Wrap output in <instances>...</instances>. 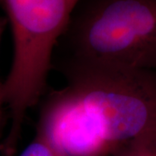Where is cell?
Masks as SVG:
<instances>
[{
  "label": "cell",
  "mask_w": 156,
  "mask_h": 156,
  "mask_svg": "<svg viewBox=\"0 0 156 156\" xmlns=\"http://www.w3.org/2000/svg\"><path fill=\"white\" fill-rule=\"evenodd\" d=\"M18 156H65L48 140L36 134L34 139Z\"/></svg>",
  "instance_id": "5"
},
{
  "label": "cell",
  "mask_w": 156,
  "mask_h": 156,
  "mask_svg": "<svg viewBox=\"0 0 156 156\" xmlns=\"http://www.w3.org/2000/svg\"><path fill=\"white\" fill-rule=\"evenodd\" d=\"M110 156H156V130L143 133L118 146Z\"/></svg>",
  "instance_id": "4"
},
{
  "label": "cell",
  "mask_w": 156,
  "mask_h": 156,
  "mask_svg": "<svg viewBox=\"0 0 156 156\" xmlns=\"http://www.w3.org/2000/svg\"><path fill=\"white\" fill-rule=\"evenodd\" d=\"M0 5L4 7V0H0Z\"/></svg>",
  "instance_id": "7"
},
{
  "label": "cell",
  "mask_w": 156,
  "mask_h": 156,
  "mask_svg": "<svg viewBox=\"0 0 156 156\" xmlns=\"http://www.w3.org/2000/svg\"><path fill=\"white\" fill-rule=\"evenodd\" d=\"M41 99L36 134L65 156H110L156 130V69H108L63 76Z\"/></svg>",
  "instance_id": "1"
},
{
  "label": "cell",
  "mask_w": 156,
  "mask_h": 156,
  "mask_svg": "<svg viewBox=\"0 0 156 156\" xmlns=\"http://www.w3.org/2000/svg\"><path fill=\"white\" fill-rule=\"evenodd\" d=\"M62 76L108 69H156V0H80L57 42Z\"/></svg>",
  "instance_id": "2"
},
{
  "label": "cell",
  "mask_w": 156,
  "mask_h": 156,
  "mask_svg": "<svg viewBox=\"0 0 156 156\" xmlns=\"http://www.w3.org/2000/svg\"><path fill=\"white\" fill-rule=\"evenodd\" d=\"M7 23H8L7 18L0 16V44H1V39L3 37L4 31L7 26ZM5 108V105L4 94H3V83L0 81V141L2 140V137H3V134H4L3 132H4V128L5 126L6 122Z\"/></svg>",
  "instance_id": "6"
},
{
  "label": "cell",
  "mask_w": 156,
  "mask_h": 156,
  "mask_svg": "<svg viewBox=\"0 0 156 156\" xmlns=\"http://www.w3.org/2000/svg\"><path fill=\"white\" fill-rule=\"evenodd\" d=\"M80 0H4L13 37V59L3 83L10 127L1 148L15 153L29 110L45 95L52 57Z\"/></svg>",
  "instance_id": "3"
}]
</instances>
